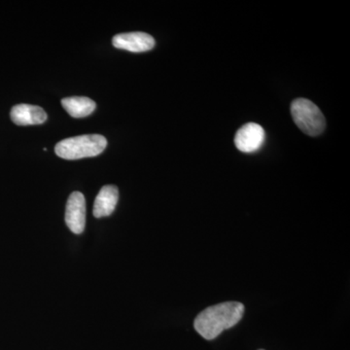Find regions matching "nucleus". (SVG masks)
Segmentation results:
<instances>
[{
  "label": "nucleus",
  "instance_id": "nucleus-1",
  "mask_svg": "<svg viewBox=\"0 0 350 350\" xmlns=\"http://www.w3.org/2000/svg\"><path fill=\"white\" fill-rule=\"evenodd\" d=\"M244 310L243 304L239 301H225L209 306L196 317V331L206 340H214L222 332L237 325L243 319Z\"/></svg>",
  "mask_w": 350,
  "mask_h": 350
},
{
  "label": "nucleus",
  "instance_id": "nucleus-2",
  "mask_svg": "<svg viewBox=\"0 0 350 350\" xmlns=\"http://www.w3.org/2000/svg\"><path fill=\"white\" fill-rule=\"evenodd\" d=\"M107 145V138L103 135H80L62 140L55 147V152L64 160H79L100 155Z\"/></svg>",
  "mask_w": 350,
  "mask_h": 350
},
{
  "label": "nucleus",
  "instance_id": "nucleus-3",
  "mask_svg": "<svg viewBox=\"0 0 350 350\" xmlns=\"http://www.w3.org/2000/svg\"><path fill=\"white\" fill-rule=\"evenodd\" d=\"M291 115L295 124L306 135L317 137L325 130L326 120L323 113L306 98H297L292 103Z\"/></svg>",
  "mask_w": 350,
  "mask_h": 350
},
{
  "label": "nucleus",
  "instance_id": "nucleus-4",
  "mask_svg": "<svg viewBox=\"0 0 350 350\" xmlns=\"http://www.w3.org/2000/svg\"><path fill=\"white\" fill-rule=\"evenodd\" d=\"M266 133L259 124L248 123L237 131L234 145L243 153H254L264 144Z\"/></svg>",
  "mask_w": 350,
  "mask_h": 350
},
{
  "label": "nucleus",
  "instance_id": "nucleus-5",
  "mask_svg": "<svg viewBox=\"0 0 350 350\" xmlns=\"http://www.w3.org/2000/svg\"><path fill=\"white\" fill-rule=\"evenodd\" d=\"M66 222L71 232L82 234L86 225V200L80 192L69 196L66 204Z\"/></svg>",
  "mask_w": 350,
  "mask_h": 350
},
{
  "label": "nucleus",
  "instance_id": "nucleus-6",
  "mask_svg": "<svg viewBox=\"0 0 350 350\" xmlns=\"http://www.w3.org/2000/svg\"><path fill=\"white\" fill-rule=\"evenodd\" d=\"M112 44L117 49L142 53L153 49L156 42L150 34L137 31L116 34L112 39Z\"/></svg>",
  "mask_w": 350,
  "mask_h": 350
},
{
  "label": "nucleus",
  "instance_id": "nucleus-7",
  "mask_svg": "<svg viewBox=\"0 0 350 350\" xmlns=\"http://www.w3.org/2000/svg\"><path fill=\"white\" fill-rule=\"evenodd\" d=\"M10 116L18 126L40 125L47 120V113L43 108L31 105H15Z\"/></svg>",
  "mask_w": 350,
  "mask_h": 350
},
{
  "label": "nucleus",
  "instance_id": "nucleus-8",
  "mask_svg": "<svg viewBox=\"0 0 350 350\" xmlns=\"http://www.w3.org/2000/svg\"><path fill=\"white\" fill-rule=\"evenodd\" d=\"M119 200V190L116 186H103L96 196L94 204V216L96 218L111 215L116 208Z\"/></svg>",
  "mask_w": 350,
  "mask_h": 350
},
{
  "label": "nucleus",
  "instance_id": "nucleus-9",
  "mask_svg": "<svg viewBox=\"0 0 350 350\" xmlns=\"http://www.w3.org/2000/svg\"><path fill=\"white\" fill-rule=\"evenodd\" d=\"M62 105L73 118H84L96 109V103L86 96H72L62 100Z\"/></svg>",
  "mask_w": 350,
  "mask_h": 350
},
{
  "label": "nucleus",
  "instance_id": "nucleus-10",
  "mask_svg": "<svg viewBox=\"0 0 350 350\" xmlns=\"http://www.w3.org/2000/svg\"><path fill=\"white\" fill-rule=\"evenodd\" d=\"M261 350H262V349H261Z\"/></svg>",
  "mask_w": 350,
  "mask_h": 350
}]
</instances>
